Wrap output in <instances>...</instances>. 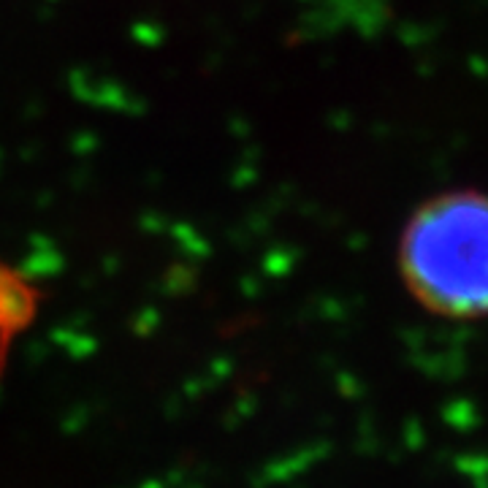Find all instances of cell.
I'll return each mask as SVG.
<instances>
[{"label": "cell", "mask_w": 488, "mask_h": 488, "mask_svg": "<svg viewBox=\"0 0 488 488\" xmlns=\"http://www.w3.org/2000/svg\"><path fill=\"white\" fill-rule=\"evenodd\" d=\"M399 269L426 313L453 323L488 318V196L429 198L402 231Z\"/></svg>", "instance_id": "6da1fadb"}]
</instances>
